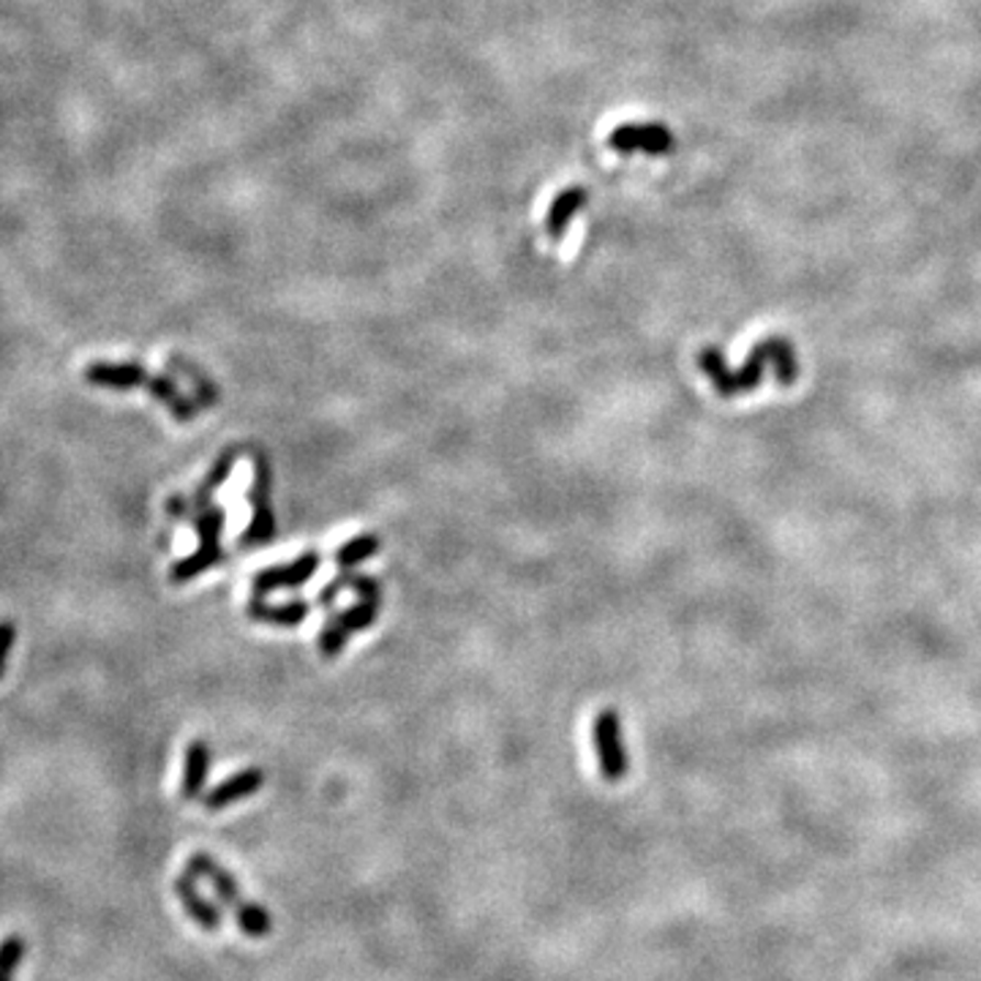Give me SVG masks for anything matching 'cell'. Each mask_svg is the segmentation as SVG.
Wrapping results in <instances>:
<instances>
[{
  "label": "cell",
  "mask_w": 981,
  "mask_h": 981,
  "mask_svg": "<svg viewBox=\"0 0 981 981\" xmlns=\"http://www.w3.org/2000/svg\"><path fill=\"white\" fill-rule=\"evenodd\" d=\"M226 513L219 504H208V508L197 510L194 529L200 535V548H197L191 557L175 561V567L169 570V581L172 583H186L194 581L197 576L208 572L211 567L219 565L224 559V546H221V535H224Z\"/></svg>",
  "instance_id": "3"
},
{
  "label": "cell",
  "mask_w": 981,
  "mask_h": 981,
  "mask_svg": "<svg viewBox=\"0 0 981 981\" xmlns=\"http://www.w3.org/2000/svg\"><path fill=\"white\" fill-rule=\"evenodd\" d=\"M377 620H379V600L371 598H360V603L352 605V609L336 616L338 625H342L349 635L366 631V627H371Z\"/></svg>",
  "instance_id": "17"
},
{
  "label": "cell",
  "mask_w": 981,
  "mask_h": 981,
  "mask_svg": "<svg viewBox=\"0 0 981 981\" xmlns=\"http://www.w3.org/2000/svg\"><path fill=\"white\" fill-rule=\"evenodd\" d=\"M235 456H237V450H226L224 456L213 464V469L205 475V480L200 483V489L194 491V502L191 504H194L197 510H202L211 504V497L215 493V489H221V486H224V480L230 478L232 467H235Z\"/></svg>",
  "instance_id": "15"
},
{
  "label": "cell",
  "mask_w": 981,
  "mask_h": 981,
  "mask_svg": "<svg viewBox=\"0 0 981 981\" xmlns=\"http://www.w3.org/2000/svg\"><path fill=\"white\" fill-rule=\"evenodd\" d=\"M673 145L677 140L666 123H620L609 134V147L622 156L644 153V156L662 158L673 151Z\"/></svg>",
  "instance_id": "5"
},
{
  "label": "cell",
  "mask_w": 981,
  "mask_h": 981,
  "mask_svg": "<svg viewBox=\"0 0 981 981\" xmlns=\"http://www.w3.org/2000/svg\"><path fill=\"white\" fill-rule=\"evenodd\" d=\"M594 753H598L600 774L609 782L622 780L627 774V753L622 745V723L616 709H603L594 720Z\"/></svg>",
  "instance_id": "6"
},
{
  "label": "cell",
  "mask_w": 981,
  "mask_h": 981,
  "mask_svg": "<svg viewBox=\"0 0 981 981\" xmlns=\"http://www.w3.org/2000/svg\"><path fill=\"white\" fill-rule=\"evenodd\" d=\"M82 377H85V382L96 384V388H107V390H132V388H140V384L142 388H147V382H151L145 366H140V363L96 360L85 368Z\"/></svg>",
  "instance_id": "8"
},
{
  "label": "cell",
  "mask_w": 981,
  "mask_h": 981,
  "mask_svg": "<svg viewBox=\"0 0 981 981\" xmlns=\"http://www.w3.org/2000/svg\"><path fill=\"white\" fill-rule=\"evenodd\" d=\"M186 870L194 872L197 878H205V881H211L215 898L235 911L237 927H241L248 938H263V935H268L270 929H274V918H270L268 908L246 903V900H243L241 887H237L235 876H232L226 867H221L219 861L211 859V856L194 854L189 859V865H186Z\"/></svg>",
  "instance_id": "2"
},
{
  "label": "cell",
  "mask_w": 981,
  "mask_h": 981,
  "mask_svg": "<svg viewBox=\"0 0 981 981\" xmlns=\"http://www.w3.org/2000/svg\"><path fill=\"white\" fill-rule=\"evenodd\" d=\"M208 771H211V747L205 739H194L186 750V767H183V785H180V796L186 802H194L202 796V788H205Z\"/></svg>",
  "instance_id": "12"
},
{
  "label": "cell",
  "mask_w": 981,
  "mask_h": 981,
  "mask_svg": "<svg viewBox=\"0 0 981 981\" xmlns=\"http://www.w3.org/2000/svg\"><path fill=\"white\" fill-rule=\"evenodd\" d=\"M322 567L320 551H305L298 559L289 561V565H274L268 570L257 572L252 581L254 598H265L270 592H279V589H298L305 587L311 578L316 576V570Z\"/></svg>",
  "instance_id": "7"
},
{
  "label": "cell",
  "mask_w": 981,
  "mask_h": 981,
  "mask_svg": "<svg viewBox=\"0 0 981 981\" xmlns=\"http://www.w3.org/2000/svg\"><path fill=\"white\" fill-rule=\"evenodd\" d=\"M263 785H265L263 769H257V767L241 769V771H235L232 777H226V780H221L219 785L208 793L205 807L211 810V813H219V810H226L230 804L254 796V793H257Z\"/></svg>",
  "instance_id": "9"
},
{
  "label": "cell",
  "mask_w": 981,
  "mask_h": 981,
  "mask_svg": "<svg viewBox=\"0 0 981 981\" xmlns=\"http://www.w3.org/2000/svg\"><path fill=\"white\" fill-rule=\"evenodd\" d=\"M311 614V603L305 600H292V603H279V605H270L265 603L263 598H254L248 603V616L254 622H265V625H283V627H294L300 625L303 620H309Z\"/></svg>",
  "instance_id": "13"
},
{
  "label": "cell",
  "mask_w": 981,
  "mask_h": 981,
  "mask_svg": "<svg viewBox=\"0 0 981 981\" xmlns=\"http://www.w3.org/2000/svg\"><path fill=\"white\" fill-rule=\"evenodd\" d=\"M699 368L703 371V377L712 382L714 393L720 399H736V395H747L753 390H758L769 368L774 371V379L780 388H791L799 377L796 347H793L791 338L782 336L761 338L739 368H731L723 352L714 347V344H706L699 352Z\"/></svg>",
  "instance_id": "1"
},
{
  "label": "cell",
  "mask_w": 981,
  "mask_h": 981,
  "mask_svg": "<svg viewBox=\"0 0 981 981\" xmlns=\"http://www.w3.org/2000/svg\"><path fill=\"white\" fill-rule=\"evenodd\" d=\"M16 631L11 622H0V679H3L5 666H9V655H11V646H14Z\"/></svg>",
  "instance_id": "19"
},
{
  "label": "cell",
  "mask_w": 981,
  "mask_h": 981,
  "mask_svg": "<svg viewBox=\"0 0 981 981\" xmlns=\"http://www.w3.org/2000/svg\"><path fill=\"white\" fill-rule=\"evenodd\" d=\"M347 640H349V633L344 631L336 620L327 622L320 633L322 657H325V660H336V657L344 651V646H347Z\"/></svg>",
  "instance_id": "18"
},
{
  "label": "cell",
  "mask_w": 981,
  "mask_h": 981,
  "mask_svg": "<svg viewBox=\"0 0 981 981\" xmlns=\"http://www.w3.org/2000/svg\"><path fill=\"white\" fill-rule=\"evenodd\" d=\"M583 205H587V191H583L581 186L559 191V194L554 197L551 205H548L546 219H543V226H546L548 237H551V241H561V235L570 230L572 219H576Z\"/></svg>",
  "instance_id": "11"
},
{
  "label": "cell",
  "mask_w": 981,
  "mask_h": 981,
  "mask_svg": "<svg viewBox=\"0 0 981 981\" xmlns=\"http://www.w3.org/2000/svg\"><path fill=\"white\" fill-rule=\"evenodd\" d=\"M344 587H347V576H344V572H342V576H338L336 581H331L325 589H322L320 600H316V603L325 605V609H327V605L336 603V598L344 592Z\"/></svg>",
  "instance_id": "20"
},
{
  "label": "cell",
  "mask_w": 981,
  "mask_h": 981,
  "mask_svg": "<svg viewBox=\"0 0 981 981\" xmlns=\"http://www.w3.org/2000/svg\"><path fill=\"white\" fill-rule=\"evenodd\" d=\"M25 955L27 944L20 933H11L0 940V981H14Z\"/></svg>",
  "instance_id": "16"
},
{
  "label": "cell",
  "mask_w": 981,
  "mask_h": 981,
  "mask_svg": "<svg viewBox=\"0 0 981 981\" xmlns=\"http://www.w3.org/2000/svg\"><path fill=\"white\" fill-rule=\"evenodd\" d=\"M197 881H200V878H197L194 872L186 870L183 876L175 878V894H178V900H180V905H183V911L189 913V916L194 918V922L200 924L202 929H219L221 922H224V916H221V908H215L213 903H208V900L202 898V892H200V887H197Z\"/></svg>",
  "instance_id": "10"
},
{
  "label": "cell",
  "mask_w": 981,
  "mask_h": 981,
  "mask_svg": "<svg viewBox=\"0 0 981 981\" xmlns=\"http://www.w3.org/2000/svg\"><path fill=\"white\" fill-rule=\"evenodd\" d=\"M270 491H274V475H270V464L265 461V456L254 458V486L248 491V502H252V524H248L246 535L241 537V543L246 548L265 546L276 537V513L274 504H270Z\"/></svg>",
  "instance_id": "4"
},
{
  "label": "cell",
  "mask_w": 981,
  "mask_h": 981,
  "mask_svg": "<svg viewBox=\"0 0 981 981\" xmlns=\"http://www.w3.org/2000/svg\"><path fill=\"white\" fill-rule=\"evenodd\" d=\"M379 548H382V540H379L377 535H357L338 548L336 565L342 567V570H355L360 561L377 557Z\"/></svg>",
  "instance_id": "14"
}]
</instances>
